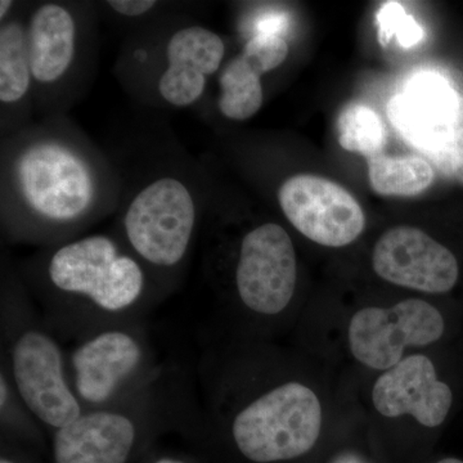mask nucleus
I'll return each mask as SVG.
<instances>
[{
    "label": "nucleus",
    "instance_id": "f257e3e1",
    "mask_svg": "<svg viewBox=\"0 0 463 463\" xmlns=\"http://www.w3.org/2000/svg\"><path fill=\"white\" fill-rule=\"evenodd\" d=\"M8 139L2 231L9 242L60 245L118 209L123 181L78 134L48 125Z\"/></svg>",
    "mask_w": 463,
    "mask_h": 463
},
{
    "label": "nucleus",
    "instance_id": "f03ea898",
    "mask_svg": "<svg viewBox=\"0 0 463 463\" xmlns=\"http://www.w3.org/2000/svg\"><path fill=\"white\" fill-rule=\"evenodd\" d=\"M18 272L48 327L62 343L146 319L164 300L115 232L83 234L43 248Z\"/></svg>",
    "mask_w": 463,
    "mask_h": 463
},
{
    "label": "nucleus",
    "instance_id": "7ed1b4c3",
    "mask_svg": "<svg viewBox=\"0 0 463 463\" xmlns=\"http://www.w3.org/2000/svg\"><path fill=\"white\" fill-rule=\"evenodd\" d=\"M264 377L260 358L206 355L200 365L203 425L225 435L250 462L300 458L321 437V401L303 381Z\"/></svg>",
    "mask_w": 463,
    "mask_h": 463
},
{
    "label": "nucleus",
    "instance_id": "20e7f679",
    "mask_svg": "<svg viewBox=\"0 0 463 463\" xmlns=\"http://www.w3.org/2000/svg\"><path fill=\"white\" fill-rule=\"evenodd\" d=\"M174 429L203 430V410L179 365L120 403L84 411L52 432L54 463H128L145 444Z\"/></svg>",
    "mask_w": 463,
    "mask_h": 463
},
{
    "label": "nucleus",
    "instance_id": "39448f33",
    "mask_svg": "<svg viewBox=\"0 0 463 463\" xmlns=\"http://www.w3.org/2000/svg\"><path fill=\"white\" fill-rule=\"evenodd\" d=\"M0 365L50 434L84 412L70 383L62 341L9 264H3L0 288Z\"/></svg>",
    "mask_w": 463,
    "mask_h": 463
},
{
    "label": "nucleus",
    "instance_id": "423d86ee",
    "mask_svg": "<svg viewBox=\"0 0 463 463\" xmlns=\"http://www.w3.org/2000/svg\"><path fill=\"white\" fill-rule=\"evenodd\" d=\"M120 201L115 233L165 298L181 285L201 230V191L191 174L161 164Z\"/></svg>",
    "mask_w": 463,
    "mask_h": 463
},
{
    "label": "nucleus",
    "instance_id": "0eeeda50",
    "mask_svg": "<svg viewBox=\"0 0 463 463\" xmlns=\"http://www.w3.org/2000/svg\"><path fill=\"white\" fill-rule=\"evenodd\" d=\"M70 383L84 411L120 403L156 381L169 364L158 358L146 319L118 323L67 350Z\"/></svg>",
    "mask_w": 463,
    "mask_h": 463
},
{
    "label": "nucleus",
    "instance_id": "6e6552de",
    "mask_svg": "<svg viewBox=\"0 0 463 463\" xmlns=\"http://www.w3.org/2000/svg\"><path fill=\"white\" fill-rule=\"evenodd\" d=\"M298 288L297 250L282 225L265 222L246 232L234 251L230 301L240 317L272 322L285 316Z\"/></svg>",
    "mask_w": 463,
    "mask_h": 463
},
{
    "label": "nucleus",
    "instance_id": "1a4fd4ad",
    "mask_svg": "<svg viewBox=\"0 0 463 463\" xmlns=\"http://www.w3.org/2000/svg\"><path fill=\"white\" fill-rule=\"evenodd\" d=\"M446 319L422 298H405L390 307H367L352 317L347 328L350 353L358 364L388 371L405 358L408 347L438 343Z\"/></svg>",
    "mask_w": 463,
    "mask_h": 463
},
{
    "label": "nucleus",
    "instance_id": "9d476101",
    "mask_svg": "<svg viewBox=\"0 0 463 463\" xmlns=\"http://www.w3.org/2000/svg\"><path fill=\"white\" fill-rule=\"evenodd\" d=\"M390 123L426 157L463 141V96L443 76L420 72L390 99Z\"/></svg>",
    "mask_w": 463,
    "mask_h": 463
},
{
    "label": "nucleus",
    "instance_id": "9b49d317",
    "mask_svg": "<svg viewBox=\"0 0 463 463\" xmlns=\"http://www.w3.org/2000/svg\"><path fill=\"white\" fill-rule=\"evenodd\" d=\"M283 215L303 236L327 248L354 242L365 227L358 201L337 183L313 174H298L279 187Z\"/></svg>",
    "mask_w": 463,
    "mask_h": 463
},
{
    "label": "nucleus",
    "instance_id": "f8f14e48",
    "mask_svg": "<svg viewBox=\"0 0 463 463\" xmlns=\"http://www.w3.org/2000/svg\"><path fill=\"white\" fill-rule=\"evenodd\" d=\"M373 267L383 281L426 294H447L459 279L455 254L426 232L407 225L380 237Z\"/></svg>",
    "mask_w": 463,
    "mask_h": 463
},
{
    "label": "nucleus",
    "instance_id": "ddd939ff",
    "mask_svg": "<svg viewBox=\"0 0 463 463\" xmlns=\"http://www.w3.org/2000/svg\"><path fill=\"white\" fill-rule=\"evenodd\" d=\"M88 16L78 5L48 2L35 8L26 25L33 88L66 85L83 61Z\"/></svg>",
    "mask_w": 463,
    "mask_h": 463
},
{
    "label": "nucleus",
    "instance_id": "4468645a",
    "mask_svg": "<svg viewBox=\"0 0 463 463\" xmlns=\"http://www.w3.org/2000/svg\"><path fill=\"white\" fill-rule=\"evenodd\" d=\"M374 410L388 419L411 416L425 428L443 425L453 405V392L439 379L425 354L407 355L374 381Z\"/></svg>",
    "mask_w": 463,
    "mask_h": 463
},
{
    "label": "nucleus",
    "instance_id": "2eb2a0df",
    "mask_svg": "<svg viewBox=\"0 0 463 463\" xmlns=\"http://www.w3.org/2000/svg\"><path fill=\"white\" fill-rule=\"evenodd\" d=\"M225 45L221 35L201 25L174 30L165 42V66L157 76L158 97L173 108H190L203 99L207 78L221 69Z\"/></svg>",
    "mask_w": 463,
    "mask_h": 463
},
{
    "label": "nucleus",
    "instance_id": "dca6fc26",
    "mask_svg": "<svg viewBox=\"0 0 463 463\" xmlns=\"http://www.w3.org/2000/svg\"><path fill=\"white\" fill-rule=\"evenodd\" d=\"M33 88L25 24L7 18L0 26V103L9 114L26 102ZM2 114V115H3Z\"/></svg>",
    "mask_w": 463,
    "mask_h": 463
},
{
    "label": "nucleus",
    "instance_id": "f3484780",
    "mask_svg": "<svg viewBox=\"0 0 463 463\" xmlns=\"http://www.w3.org/2000/svg\"><path fill=\"white\" fill-rule=\"evenodd\" d=\"M263 75L242 53L231 60L219 76L218 106L222 115L231 120L245 121L257 114L264 100Z\"/></svg>",
    "mask_w": 463,
    "mask_h": 463
},
{
    "label": "nucleus",
    "instance_id": "a211bd4d",
    "mask_svg": "<svg viewBox=\"0 0 463 463\" xmlns=\"http://www.w3.org/2000/svg\"><path fill=\"white\" fill-rule=\"evenodd\" d=\"M368 178L371 187L381 196H417L434 182V170L425 158L386 156L368 158Z\"/></svg>",
    "mask_w": 463,
    "mask_h": 463
},
{
    "label": "nucleus",
    "instance_id": "6ab92c4d",
    "mask_svg": "<svg viewBox=\"0 0 463 463\" xmlns=\"http://www.w3.org/2000/svg\"><path fill=\"white\" fill-rule=\"evenodd\" d=\"M337 130L341 147L368 158L383 154L388 142V132L380 115L361 103H352L340 112Z\"/></svg>",
    "mask_w": 463,
    "mask_h": 463
},
{
    "label": "nucleus",
    "instance_id": "aec40b11",
    "mask_svg": "<svg viewBox=\"0 0 463 463\" xmlns=\"http://www.w3.org/2000/svg\"><path fill=\"white\" fill-rule=\"evenodd\" d=\"M0 428L2 438L12 441L39 443L47 429L30 410L9 379L5 367L0 365Z\"/></svg>",
    "mask_w": 463,
    "mask_h": 463
},
{
    "label": "nucleus",
    "instance_id": "412c9836",
    "mask_svg": "<svg viewBox=\"0 0 463 463\" xmlns=\"http://www.w3.org/2000/svg\"><path fill=\"white\" fill-rule=\"evenodd\" d=\"M379 24V39L383 45L389 44L392 38H397L403 48H412L423 38V30L403 5L390 2L383 5L377 14Z\"/></svg>",
    "mask_w": 463,
    "mask_h": 463
},
{
    "label": "nucleus",
    "instance_id": "4be33fe9",
    "mask_svg": "<svg viewBox=\"0 0 463 463\" xmlns=\"http://www.w3.org/2000/svg\"><path fill=\"white\" fill-rule=\"evenodd\" d=\"M242 54L267 74L285 62L288 56V44L277 33H257L246 43Z\"/></svg>",
    "mask_w": 463,
    "mask_h": 463
},
{
    "label": "nucleus",
    "instance_id": "5701e85b",
    "mask_svg": "<svg viewBox=\"0 0 463 463\" xmlns=\"http://www.w3.org/2000/svg\"><path fill=\"white\" fill-rule=\"evenodd\" d=\"M441 175L463 184V141L455 148L428 156Z\"/></svg>",
    "mask_w": 463,
    "mask_h": 463
},
{
    "label": "nucleus",
    "instance_id": "b1692460",
    "mask_svg": "<svg viewBox=\"0 0 463 463\" xmlns=\"http://www.w3.org/2000/svg\"><path fill=\"white\" fill-rule=\"evenodd\" d=\"M108 5L121 16L139 17L156 7L157 2H154V0H111V2H108Z\"/></svg>",
    "mask_w": 463,
    "mask_h": 463
},
{
    "label": "nucleus",
    "instance_id": "393cba45",
    "mask_svg": "<svg viewBox=\"0 0 463 463\" xmlns=\"http://www.w3.org/2000/svg\"><path fill=\"white\" fill-rule=\"evenodd\" d=\"M330 463H370L364 456L359 453L353 452V450H344L339 455L334 457Z\"/></svg>",
    "mask_w": 463,
    "mask_h": 463
},
{
    "label": "nucleus",
    "instance_id": "a878e982",
    "mask_svg": "<svg viewBox=\"0 0 463 463\" xmlns=\"http://www.w3.org/2000/svg\"><path fill=\"white\" fill-rule=\"evenodd\" d=\"M0 463H26L20 457L14 455L11 453V449H9L8 444L3 441V455L2 458H0Z\"/></svg>",
    "mask_w": 463,
    "mask_h": 463
},
{
    "label": "nucleus",
    "instance_id": "bb28decb",
    "mask_svg": "<svg viewBox=\"0 0 463 463\" xmlns=\"http://www.w3.org/2000/svg\"><path fill=\"white\" fill-rule=\"evenodd\" d=\"M14 2H11V0H2L0 2V20L3 21L7 20L9 11H11L12 8H14Z\"/></svg>",
    "mask_w": 463,
    "mask_h": 463
},
{
    "label": "nucleus",
    "instance_id": "cd10ccee",
    "mask_svg": "<svg viewBox=\"0 0 463 463\" xmlns=\"http://www.w3.org/2000/svg\"><path fill=\"white\" fill-rule=\"evenodd\" d=\"M149 463H188L183 461L181 458H174V457H161V458L155 459Z\"/></svg>",
    "mask_w": 463,
    "mask_h": 463
},
{
    "label": "nucleus",
    "instance_id": "c85d7f7f",
    "mask_svg": "<svg viewBox=\"0 0 463 463\" xmlns=\"http://www.w3.org/2000/svg\"><path fill=\"white\" fill-rule=\"evenodd\" d=\"M437 463H463V461H461V459L452 458V457H450V458L440 459V461Z\"/></svg>",
    "mask_w": 463,
    "mask_h": 463
}]
</instances>
